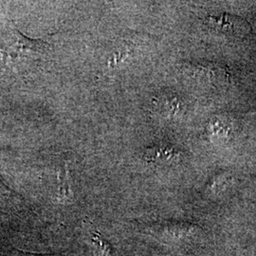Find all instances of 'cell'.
I'll return each mask as SVG.
<instances>
[{
	"mask_svg": "<svg viewBox=\"0 0 256 256\" xmlns=\"http://www.w3.org/2000/svg\"><path fill=\"white\" fill-rule=\"evenodd\" d=\"M10 36H8L10 42L4 41L1 52L2 55L8 56L10 60H24L34 59L45 54L50 48L48 41L44 39H32L25 36L18 28H12Z\"/></svg>",
	"mask_w": 256,
	"mask_h": 256,
	"instance_id": "6da1fadb",
	"label": "cell"
}]
</instances>
